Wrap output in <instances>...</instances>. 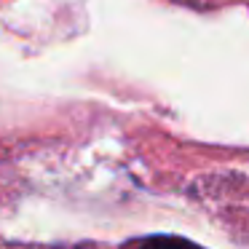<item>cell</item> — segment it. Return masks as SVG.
<instances>
[{"mask_svg":"<svg viewBox=\"0 0 249 249\" xmlns=\"http://www.w3.org/2000/svg\"><path fill=\"white\" fill-rule=\"evenodd\" d=\"M137 249H206L201 244L190 241L182 236H166V233H156V236H147L137 244Z\"/></svg>","mask_w":249,"mask_h":249,"instance_id":"1","label":"cell"}]
</instances>
